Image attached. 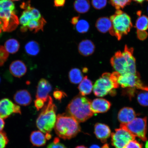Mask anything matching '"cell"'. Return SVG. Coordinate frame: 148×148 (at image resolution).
<instances>
[{
	"instance_id": "obj_1",
	"label": "cell",
	"mask_w": 148,
	"mask_h": 148,
	"mask_svg": "<svg viewBox=\"0 0 148 148\" xmlns=\"http://www.w3.org/2000/svg\"><path fill=\"white\" fill-rule=\"evenodd\" d=\"M134 49L125 45L123 52H116L111 58V65L116 72L120 74L136 73V60L133 56Z\"/></svg>"
},
{
	"instance_id": "obj_2",
	"label": "cell",
	"mask_w": 148,
	"mask_h": 148,
	"mask_svg": "<svg viewBox=\"0 0 148 148\" xmlns=\"http://www.w3.org/2000/svg\"><path fill=\"white\" fill-rule=\"evenodd\" d=\"M91 101L84 96L79 95L74 97L66 107L68 114L79 123H83L93 115L90 108Z\"/></svg>"
},
{
	"instance_id": "obj_3",
	"label": "cell",
	"mask_w": 148,
	"mask_h": 148,
	"mask_svg": "<svg viewBox=\"0 0 148 148\" xmlns=\"http://www.w3.org/2000/svg\"><path fill=\"white\" fill-rule=\"evenodd\" d=\"M54 129L57 136L64 140L75 137L81 130L79 122L66 114H58Z\"/></svg>"
},
{
	"instance_id": "obj_4",
	"label": "cell",
	"mask_w": 148,
	"mask_h": 148,
	"mask_svg": "<svg viewBox=\"0 0 148 148\" xmlns=\"http://www.w3.org/2000/svg\"><path fill=\"white\" fill-rule=\"evenodd\" d=\"M47 102L36 121L38 128L46 134L50 133L54 128L57 120V107L53 103V100L50 96H49Z\"/></svg>"
},
{
	"instance_id": "obj_5",
	"label": "cell",
	"mask_w": 148,
	"mask_h": 148,
	"mask_svg": "<svg viewBox=\"0 0 148 148\" xmlns=\"http://www.w3.org/2000/svg\"><path fill=\"white\" fill-rule=\"evenodd\" d=\"M110 19L112 25L110 34L115 36L118 40L128 34L132 27L130 16L121 10H116L115 14L110 16Z\"/></svg>"
},
{
	"instance_id": "obj_6",
	"label": "cell",
	"mask_w": 148,
	"mask_h": 148,
	"mask_svg": "<svg viewBox=\"0 0 148 148\" xmlns=\"http://www.w3.org/2000/svg\"><path fill=\"white\" fill-rule=\"evenodd\" d=\"M119 85L112 80L111 73H103L101 77L96 81L93 87V92L97 97H104L109 93H112L114 89L119 87Z\"/></svg>"
},
{
	"instance_id": "obj_7",
	"label": "cell",
	"mask_w": 148,
	"mask_h": 148,
	"mask_svg": "<svg viewBox=\"0 0 148 148\" xmlns=\"http://www.w3.org/2000/svg\"><path fill=\"white\" fill-rule=\"evenodd\" d=\"M120 127L128 131L133 136L140 138L144 142L147 141V118H136L127 124H120Z\"/></svg>"
},
{
	"instance_id": "obj_8",
	"label": "cell",
	"mask_w": 148,
	"mask_h": 148,
	"mask_svg": "<svg viewBox=\"0 0 148 148\" xmlns=\"http://www.w3.org/2000/svg\"><path fill=\"white\" fill-rule=\"evenodd\" d=\"M118 83L123 88H136L148 91V86H145L142 82L139 74L138 73H119Z\"/></svg>"
},
{
	"instance_id": "obj_9",
	"label": "cell",
	"mask_w": 148,
	"mask_h": 148,
	"mask_svg": "<svg viewBox=\"0 0 148 148\" xmlns=\"http://www.w3.org/2000/svg\"><path fill=\"white\" fill-rule=\"evenodd\" d=\"M0 18L3 23L4 32L14 30L19 23L14 9L0 8Z\"/></svg>"
},
{
	"instance_id": "obj_10",
	"label": "cell",
	"mask_w": 148,
	"mask_h": 148,
	"mask_svg": "<svg viewBox=\"0 0 148 148\" xmlns=\"http://www.w3.org/2000/svg\"><path fill=\"white\" fill-rule=\"evenodd\" d=\"M136 137L128 131L120 127L115 130L111 134V142L115 148H123L131 140H135Z\"/></svg>"
},
{
	"instance_id": "obj_11",
	"label": "cell",
	"mask_w": 148,
	"mask_h": 148,
	"mask_svg": "<svg viewBox=\"0 0 148 148\" xmlns=\"http://www.w3.org/2000/svg\"><path fill=\"white\" fill-rule=\"evenodd\" d=\"M21 114L20 107L8 99L0 100V117L6 119L13 114Z\"/></svg>"
},
{
	"instance_id": "obj_12",
	"label": "cell",
	"mask_w": 148,
	"mask_h": 148,
	"mask_svg": "<svg viewBox=\"0 0 148 148\" xmlns=\"http://www.w3.org/2000/svg\"><path fill=\"white\" fill-rule=\"evenodd\" d=\"M51 90V85L49 81L45 79H40L37 86L36 99H43L46 102L49 99V94Z\"/></svg>"
},
{
	"instance_id": "obj_13",
	"label": "cell",
	"mask_w": 148,
	"mask_h": 148,
	"mask_svg": "<svg viewBox=\"0 0 148 148\" xmlns=\"http://www.w3.org/2000/svg\"><path fill=\"white\" fill-rule=\"evenodd\" d=\"M111 105L110 102L102 98H97L91 102L90 108L94 114L103 113L110 110Z\"/></svg>"
},
{
	"instance_id": "obj_14",
	"label": "cell",
	"mask_w": 148,
	"mask_h": 148,
	"mask_svg": "<svg viewBox=\"0 0 148 148\" xmlns=\"http://www.w3.org/2000/svg\"><path fill=\"white\" fill-rule=\"evenodd\" d=\"M94 133L96 137L102 143H106L111 135V131L108 126L100 123L95 124Z\"/></svg>"
},
{
	"instance_id": "obj_15",
	"label": "cell",
	"mask_w": 148,
	"mask_h": 148,
	"mask_svg": "<svg viewBox=\"0 0 148 148\" xmlns=\"http://www.w3.org/2000/svg\"><path fill=\"white\" fill-rule=\"evenodd\" d=\"M136 116V114L134 109L131 107H125L119 111L118 119L120 123L127 124L132 121Z\"/></svg>"
},
{
	"instance_id": "obj_16",
	"label": "cell",
	"mask_w": 148,
	"mask_h": 148,
	"mask_svg": "<svg viewBox=\"0 0 148 148\" xmlns=\"http://www.w3.org/2000/svg\"><path fill=\"white\" fill-rule=\"evenodd\" d=\"M27 67L23 61H14L10 65L9 70L14 77L20 78L25 75L27 72Z\"/></svg>"
},
{
	"instance_id": "obj_17",
	"label": "cell",
	"mask_w": 148,
	"mask_h": 148,
	"mask_svg": "<svg viewBox=\"0 0 148 148\" xmlns=\"http://www.w3.org/2000/svg\"><path fill=\"white\" fill-rule=\"evenodd\" d=\"M14 99L16 103L23 106L30 104L32 101L30 94L25 90H20L16 92L14 95Z\"/></svg>"
},
{
	"instance_id": "obj_18",
	"label": "cell",
	"mask_w": 148,
	"mask_h": 148,
	"mask_svg": "<svg viewBox=\"0 0 148 148\" xmlns=\"http://www.w3.org/2000/svg\"><path fill=\"white\" fill-rule=\"evenodd\" d=\"M78 48L80 54L84 56H88L94 53L95 46L91 40H85L79 42Z\"/></svg>"
},
{
	"instance_id": "obj_19",
	"label": "cell",
	"mask_w": 148,
	"mask_h": 148,
	"mask_svg": "<svg viewBox=\"0 0 148 148\" xmlns=\"http://www.w3.org/2000/svg\"><path fill=\"white\" fill-rule=\"evenodd\" d=\"M95 26L97 30L102 33L109 32L110 34L112 30V22L110 18L106 17L99 18L96 22Z\"/></svg>"
},
{
	"instance_id": "obj_20",
	"label": "cell",
	"mask_w": 148,
	"mask_h": 148,
	"mask_svg": "<svg viewBox=\"0 0 148 148\" xmlns=\"http://www.w3.org/2000/svg\"><path fill=\"white\" fill-rule=\"evenodd\" d=\"M24 3L22 5V8L25 9L19 20V23L21 25V31L25 32L27 30V27L28 24L31 20L33 19L32 15L27 4Z\"/></svg>"
},
{
	"instance_id": "obj_21",
	"label": "cell",
	"mask_w": 148,
	"mask_h": 148,
	"mask_svg": "<svg viewBox=\"0 0 148 148\" xmlns=\"http://www.w3.org/2000/svg\"><path fill=\"white\" fill-rule=\"evenodd\" d=\"M46 140L45 135L40 131H35L31 133L30 141L34 146L40 147L45 145Z\"/></svg>"
},
{
	"instance_id": "obj_22",
	"label": "cell",
	"mask_w": 148,
	"mask_h": 148,
	"mask_svg": "<svg viewBox=\"0 0 148 148\" xmlns=\"http://www.w3.org/2000/svg\"><path fill=\"white\" fill-rule=\"evenodd\" d=\"M93 87L92 81L86 76L81 81L78 88L81 95L85 96L91 93Z\"/></svg>"
},
{
	"instance_id": "obj_23",
	"label": "cell",
	"mask_w": 148,
	"mask_h": 148,
	"mask_svg": "<svg viewBox=\"0 0 148 148\" xmlns=\"http://www.w3.org/2000/svg\"><path fill=\"white\" fill-rule=\"evenodd\" d=\"M46 23V20L42 17L40 19L31 20L28 24L27 29L36 33L40 30L43 31Z\"/></svg>"
},
{
	"instance_id": "obj_24",
	"label": "cell",
	"mask_w": 148,
	"mask_h": 148,
	"mask_svg": "<svg viewBox=\"0 0 148 148\" xmlns=\"http://www.w3.org/2000/svg\"><path fill=\"white\" fill-rule=\"evenodd\" d=\"M73 6L75 10L80 14L86 13L90 8L89 0H75Z\"/></svg>"
},
{
	"instance_id": "obj_25",
	"label": "cell",
	"mask_w": 148,
	"mask_h": 148,
	"mask_svg": "<svg viewBox=\"0 0 148 148\" xmlns=\"http://www.w3.org/2000/svg\"><path fill=\"white\" fill-rule=\"evenodd\" d=\"M25 50L27 54L31 56H36L40 52V46L36 42L32 40L26 44Z\"/></svg>"
},
{
	"instance_id": "obj_26",
	"label": "cell",
	"mask_w": 148,
	"mask_h": 148,
	"mask_svg": "<svg viewBox=\"0 0 148 148\" xmlns=\"http://www.w3.org/2000/svg\"><path fill=\"white\" fill-rule=\"evenodd\" d=\"M69 78L70 82L76 84L82 80L83 75L80 70L78 68H73L69 72Z\"/></svg>"
},
{
	"instance_id": "obj_27",
	"label": "cell",
	"mask_w": 148,
	"mask_h": 148,
	"mask_svg": "<svg viewBox=\"0 0 148 148\" xmlns=\"http://www.w3.org/2000/svg\"><path fill=\"white\" fill-rule=\"evenodd\" d=\"M4 47L8 53L14 54L19 50L20 44L18 40L15 39H9L5 42Z\"/></svg>"
},
{
	"instance_id": "obj_28",
	"label": "cell",
	"mask_w": 148,
	"mask_h": 148,
	"mask_svg": "<svg viewBox=\"0 0 148 148\" xmlns=\"http://www.w3.org/2000/svg\"><path fill=\"white\" fill-rule=\"evenodd\" d=\"M140 14V12H137L139 16L136 20V27L137 30L145 31L148 29V17L144 15L141 16Z\"/></svg>"
},
{
	"instance_id": "obj_29",
	"label": "cell",
	"mask_w": 148,
	"mask_h": 148,
	"mask_svg": "<svg viewBox=\"0 0 148 148\" xmlns=\"http://www.w3.org/2000/svg\"><path fill=\"white\" fill-rule=\"evenodd\" d=\"M75 27L78 32L85 33L88 32L90 28V25L86 20L81 19L79 20Z\"/></svg>"
},
{
	"instance_id": "obj_30",
	"label": "cell",
	"mask_w": 148,
	"mask_h": 148,
	"mask_svg": "<svg viewBox=\"0 0 148 148\" xmlns=\"http://www.w3.org/2000/svg\"><path fill=\"white\" fill-rule=\"evenodd\" d=\"M109 1L116 10H120L130 4L131 0H109Z\"/></svg>"
},
{
	"instance_id": "obj_31",
	"label": "cell",
	"mask_w": 148,
	"mask_h": 148,
	"mask_svg": "<svg viewBox=\"0 0 148 148\" xmlns=\"http://www.w3.org/2000/svg\"><path fill=\"white\" fill-rule=\"evenodd\" d=\"M137 100L141 106H148V91L143 90L139 92L137 96Z\"/></svg>"
},
{
	"instance_id": "obj_32",
	"label": "cell",
	"mask_w": 148,
	"mask_h": 148,
	"mask_svg": "<svg viewBox=\"0 0 148 148\" xmlns=\"http://www.w3.org/2000/svg\"><path fill=\"white\" fill-rule=\"evenodd\" d=\"M9 57V53L4 46L0 45V66H2L5 64Z\"/></svg>"
},
{
	"instance_id": "obj_33",
	"label": "cell",
	"mask_w": 148,
	"mask_h": 148,
	"mask_svg": "<svg viewBox=\"0 0 148 148\" xmlns=\"http://www.w3.org/2000/svg\"><path fill=\"white\" fill-rule=\"evenodd\" d=\"M92 3L94 8L99 10L106 6L107 0H92Z\"/></svg>"
},
{
	"instance_id": "obj_34",
	"label": "cell",
	"mask_w": 148,
	"mask_h": 148,
	"mask_svg": "<svg viewBox=\"0 0 148 148\" xmlns=\"http://www.w3.org/2000/svg\"><path fill=\"white\" fill-rule=\"evenodd\" d=\"M9 140L4 132H0V148H5L8 143Z\"/></svg>"
},
{
	"instance_id": "obj_35",
	"label": "cell",
	"mask_w": 148,
	"mask_h": 148,
	"mask_svg": "<svg viewBox=\"0 0 148 148\" xmlns=\"http://www.w3.org/2000/svg\"><path fill=\"white\" fill-rule=\"evenodd\" d=\"M123 148H142V144L136 140L130 141Z\"/></svg>"
},
{
	"instance_id": "obj_36",
	"label": "cell",
	"mask_w": 148,
	"mask_h": 148,
	"mask_svg": "<svg viewBox=\"0 0 148 148\" xmlns=\"http://www.w3.org/2000/svg\"><path fill=\"white\" fill-rule=\"evenodd\" d=\"M66 94L65 92L60 90H55L53 92V96L55 99L59 101H61L62 99L65 97Z\"/></svg>"
},
{
	"instance_id": "obj_37",
	"label": "cell",
	"mask_w": 148,
	"mask_h": 148,
	"mask_svg": "<svg viewBox=\"0 0 148 148\" xmlns=\"http://www.w3.org/2000/svg\"><path fill=\"white\" fill-rule=\"evenodd\" d=\"M46 102L43 99H36L34 101V105L36 107V110L39 111L41 109L43 108L45 106Z\"/></svg>"
},
{
	"instance_id": "obj_38",
	"label": "cell",
	"mask_w": 148,
	"mask_h": 148,
	"mask_svg": "<svg viewBox=\"0 0 148 148\" xmlns=\"http://www.w3.org/2000/svg\"><path fill=\"white\" fill-rule=\"evenodd\" d=\"M137 35L139 39L140 40H144L147 38L148 33L145 31H137Z\"/></svg>"
},
{
	"instance_id": "obj_39",
	"label": "cell",
	"mask_w": 148,
	"mask_h": 148,
	"mask_svg": "<svg viewBox=\"0 0 148 148\" xmlns=\"http://www.w3.org/2000/svg\"><path fill=\"white\" fill-rule=\"evenodd\" d=\"M47 148H67L63 144L60 143V142L55 143L52 142L48 145Z\"/></svg>"
},
{
	"instance_id": "obj_40",
	"label": "cell",
	"mask_w": 148,
	"mask_h": 148,
	"mask_svg": "<svg viewBox=\"0 0 148 148\" xmlns=\"http://www.w3.org/2000/svg\"><path fill=\"white\" fill-rule=\"evenodd\" d=\"M66 0H54V5L55 7H63L65 3Z\"/></svg>"
},
{
	"instance_id": "obj_41",
	"label": "cell",
	"mask_w": 148,
	"mask_h": 148,
	"mask_svg": "<svg viewBox=\"0 0 148 148\" xmlns=\"http://www.w3.org/2000/svg\"><path fill=\"white\" fill-rule=\"evenodd\" d=\"M79 16H75V17H73V18H72L71 20V23L75 26L76 25L77 23V22H78L79 20Z\"/></svg>"
},
{
	"instance_id": "obj_42",
	"label": "cell",
	"mask_w": 148,
	"mask_h": 148,
	"mask_svg": "<svg viewBox=\"0 0 148 148\" xmlns=\"http://www.w3.org/2000/svg\"><path fill=\"white\" fill-rule=\"evenodd\" d=\"M5 123L2 118L0 117V132L2 131L3 130L4 128Z\"/></svg>"
},
{
	"instance_id": "obj_43",
	"label": "cell",
	"mask_w": 148,
	"mask_h": 148,
	"mask_svg": "<svg viewBox=\"0 0 148 148\" xmlns=\"http://www.w3.org/2000/svg\"><path fill=\"white\" fill-rule=\"evenodd\" d=\"M3 32H4V25L3 21L0 18V36Z\"/></svg>"
},
{
	"instance_id": "obj_44",
	"label": "cell",
	"mask_w": 148,
	"mask_h": 148,
	"mask_svg": "<svg viewBox=\"0 0 148 148\" xmlns=\"http://www.w3.org/2000/svg\"><path fill=\"white\" fill-rule=\"evenodd\" d=\"M45 137L46 140H49L51 139L52 137V136L50 134V133H47L45 135Z\"/></svg>"
},
{
	"instance_id": "obj_45",
	"label": "cell",
	"mask_w": 148,
	"mask_h": 148,
	"mask_svg": "<svg viewBox=\"0 0 148 148\" xmlns=\"http://www.w3.org/2000/svg\"><path fill=\"white\" fill-rule=\"evenodd\" d=\"M89 148H101L100 147L99 145H95V144H94V145H92L90 146Z\"/></svg>"
},
{
	"instance_id": "obj_46",
	"label": "cell",
	"mask_w": 148,
	"mask_h": 148,
	"mask_svg": "<svg viewBox=\"0 0 148 148\" xmlns=\"http://www.w3.org/2000/svg\"><path fill=\"white\" fill-rule=\"evenodd\" d=\"M101 148H110L108 144H105L103 145Z\"/></svg>"
},
{
	"instance_id": "obj_47",
	"label": "cell",
	"mask_w": 148,
	"mask_h": 148,
	"mask_svg": "<svg viewBox=\"0 0 148 148\" xmlns=\"http://www.w3.org/2000/svg\"><path fill=\"white\" fill-rule=\"evenodd\" d=\"M133 1L138 3H142L145 0H133Z\"/></svg>"
},
{
	"instance_id": "obj_48",
	"label": "cell",
	"mask_w": 148,
	"mask_h": 148,
	"mask_svg": "<svg viewBox=\"0 0 148 148\" xmlns=\"http://www.w3.org/2000/svg\"><path fill=\"white\" fill-rule=\"evenodd\" d=\"M75 148H87L86 147H85L84 146L81 145V146H77V147H76Z\"/></svg>"
},
{
	"instance_id": "obj_49",
	"label": "cell",
	"mask_w": 148,
	"mask_h": 148,
	"mask_svg": "<svg viewBox=\"0 0 148 148\" xmlns=\"http://www.w3.org/2000/svg\"><path fill=\"white\" fill-rule=\"evenodd\" d=\"M88 71V70L87 69V68H84L83 69V72H84L85 73H86Z\"/></svg>"
},
{
	"instance_id": "obj_50",
	"label": "cell",
	"mask_w": 148,
	"mask_h": 148,
	"mask_svg": "<svg viewBox=\"0 0 148 148\" xmlns=\"http://www.w3.org/2000/svg\"><path fill=\"white\" fill-rule=\"evenodd\" d=\"M145 148H148V141L146 142L145 144Z\"/></svg>"
},
{
	"instance_id": "obj_51",
	"label": "cell",
	"mask_w": 148,
	"mask_h": 148,
	"mask_svg": "<svg viewBox=\"0 0 148 148\" xmlns=\"http://www.w3.org/2000/svg\"><path fill=\"white\" fill-rule=\"evenodd\" d=\"M11 1H19V0H11Z\"/></svg>"
},
{
	"instance_id": "obj_52",
	"label": "cell",
	"mask_w": 148,
	"mask_h": 148,
	"mask_svg": "<svg viewBox=\"0 0 148 148\" xmlns=\"http://www.w3.org/2000/svg\"><path fill=\"white\" fill-rule=\"evenodd\" d=\"M0 82H1V78H0Z\"/></svg>"
},
{
	"instance_id": "obj_53",
	"label": "cell",
	"mask_w": 148,
	"mask_h": 148,
	"mask_svg": "<svg viewBox=\"0 0 148 148\" xmlns=\"http://www.w3.org/2000/svg\"><path fill=\"white\" fill-rule=\"evenodd\" d=\"M147 11H148V8H147Z\"/></svg>"
},
{
	"instance_id": "obj_54",
	"label": "cell",
	"mask_w": 148,
	"mask_h": 148,
	"mask_svg": "<svg viewBox=\"0 0 148 148\" xmlns=\"http://www.w3.org/2000/svg\"><path fill=\"white\" fill-rule=\"evenodd\" d=\"M147 1H148V0H147Z\"/></svg>"
}]
</instances>
